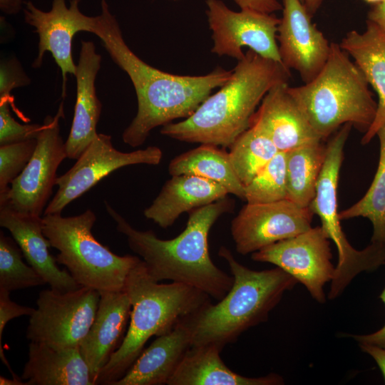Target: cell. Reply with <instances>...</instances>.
I'll return each mask as SVG.
<instances>
[{
    "label": "cell",
    "instance_id": "38",
    "mask_svg": "<svg viewBox=\"0 0 385 385\" xmlns=\"http://www.w3.org/2000/svg\"><path fill=\"white\" fill-rule=\"evenodd\" d=\"M361 351L375 361L385 381V349L369 344H359Z\"/></svg>",
    "mask_w": 385,
    "mask_h": 385
},
{
    "label": "cell",
    "instance_id": "5",
    "mask_svg": "<svg viewBox=\"0 0 385 385\" xmlns=\"http://www.w3.org/2000/svg\"><path fill=\"white\" fill-rule=\"evenodd\" d=\"M131 302L130 321L118 349L98 374L96 384L112 385L122 378L153 337L170 332L183 319L210 302V297L190 285L159 283L148 274L140 260L125 285Z\"/></svg>",
    "mask_w": 385,
    "mask_h": 385
},
{
    "label": "cell",
    "instance_id": "6",
    "mask_svg": "<svg viewBox=\"0 0 385 385\" xmlns=\"http://www.w3.org/2000/svg\"><path fill=\"white\" fill-rule=\"evenodd\" d=\"M288 91L322 141L346 123L365 133L376 114L364 74L337 43H330L328 59L315 78Z\"/></svg>",
    "mask_w": 385,
    "mask_h": 385
},
{
    "label": "cell",
    "instance_id": "9",
    "mask_svg": "<svg viewBox=\"0 0 385 385\" xmlns=\"http://www.w3.org/2000/svg\"><path fill=\"white\" fill-rule=\"evenodd\" d=\"M99 300L100 292L87 287L65 292L41 291L26 338L56 348L79 347L96 317Z\"/></svg>",
    "mask_w": 385,
    "mask_h": 385
},
{
    "label": "cell",
    "instance_id": "19",
    "mask_svg": "<svg viewBox=\"0 0 385 385\" xmlns=\"http://www.w3.org/2000/svg\"><path fill=\"white\" fill-rule=\"evenodd\" d=\"M130 312L131 302L125 289L100 292L96 317L79 346L95 384L98 374L125 338Z\"/></svg>",
    "mask_w": 385,
    "mask_h": 385
},
{
    "label": "cell",
    "instance_id": "36",
    "mask_svg": "<svg viewBox=\"0 0 385 385\" xmlns=\"http://www.w3.org/2000/svg\"><path fill=\"white\" fill-rule=\"evenodd\" d=\"M240 9H252L264 13L274 14L282 10L278 0H233Z\"/></svg>",
    "mask_w": 385,
    "mask_h": 385
},
{
    "label": "cell",
    "instance_id": "27",
    "mask_svg": "<svg viewBox=\"0 0 385 385\" xmlns=\"http://www.w3.org/2000/svg\"><path fill=\"white\" fill-rule=\"evenodd\" d=\"M286 153L287 199L300 207H309L325 160L326 145L319 142Z\"/></svg>",
    "mask_w": 385,
    "mask_h": 385
},
{
    "label": "cell",
    "instance_id": "13",
    "mask_svg": "<svg viewBox=\"0 0 385 385\" xmlns=\"http://www.w3.org/2000/svg\"><path fill=\"white\" fill-rule=\"evenodd\" d=\"M251 258L281 268L302 283L317 302H326L324 287L333 279L335 267L329 239L322 226L265 247L252 253Z\"/></svg>",
    "mask_w": 385,
    "mask_h": 385
},
{
    "label": "cell",
    "instance_id": "28",
    "mask_svg": "<svg viewBox=\"0 0 385 385\" xmlns=\"http://www.w3.org/2000/svg\"><path fill=\"white\" fill-rule=\"evenodd\" d=\"M379 159L377 170L365 195L349 207L339 212L341 220L362 217L373 226L371 242L385 245V123L378 130Z\"/></svg>",
    "mask_w": 385,
    "mask_h": 385
},
{
    "label": "cell",
    "instance_id": "21",
    "mask_svg": "<svg viewBox=\"0 0 385 385\" xmlns=\"http://www.w3.org/2000/svg\"><path fill=\"white\" fill-rule=\"evenodd\" d=\"M192 346L187 317L144 349L125 375L112 385H164Z\"/></svg>",
    "mask_w": 385,
    "mask_h": 385
},
{
    "label": "cell",
    "instance_id": "26",
    "mask_svg": "<svg viewBox=\"0 0 385 385\" xmlns=\"http://www.w3.org/2000/svg\"><path fill=\"white\" fill-rule=\"evenodd\" d=\"M168 173L171 176L192 175L215 181L229 193L245 198V186L234 171L228 153L217 146L201 144L175 157L169 163Z\"/></svg>",
    "mask_w": 385,
    "mask_h": 385
},
{
    "label": "cell",
    "instance_id": "22",
    "mask_svg": "<svg viewBox=\"0 0 385 385\" xmlns=\"http://www.w3.org/2000/svg\"><path fill=\"white\" fill-rule=\"evenodd\" d=\"M222 185L196 175H172L144 215L162 228L170 227L185 212H190L227 197Z\"/></svg>",
    "mask_w": 385,
    "mask_h": 385
},
{
    "label": "cell",
    "instance_id": "40",
    "mask_svg": "<svg viewBox=\"0 0 385 385\" xmlns=\"http://www.w3.org/2000/svg\"><path fill=\"white\" fill-rule=\"evenodd\" d=\"M23 0H0L1 10L9 15L16 14L22 9Z\"/></svg>",
    "mask_w": 385,
    "mask_h": 385
},
{
    "label": "cell",
    "instance_id": "7",
    "mask_svg": "<svg viewBox=\"0 0 385 385\" xmlns=\"http://www.w3.org/2000/svg\"><path fill=\"white\" fill-rule=\"evenodd\" d=\"M96 220L91 209L71 217L43 215V232L58 251L57 262L66 267L79 286L99 292L123 290L130 270L140 259L118 255L99 242L91 232Z\"/></svg>",
    "mask_w": 385,
    "mask_h": 385
},
{
    "label": "cell",
    "instance_id": "35",
    "mask_svg": "<svg viewBox=\"0 0 385 385\" xmlns=\"http://www.w3.org/2000/svg\"><path fill=\"white\" fill-rule=\"evenodd\" d=\"M30 79L16 58L1 60L0 66V98H10L13 88L29 84Z\"/></svg>",
    "mask_w": 385,
    "mask_h": 385
},
{
    "label": "cell",
    "instance_id": "16",
    "mask_svg": "<svg viewBox=\"0 0 385 385\" xmlns=\"http://www.w3.org/2000/svg\"><path fill=\"white\" fill-rule=\"evenodd\" d=\"M282 16L277 27L281 61L297 71L304 83L312 81L324 66L330 43L312 21L300 0H282Z\"/></svg>",
    "mask_w": 385,
    "mask_h": 385
},
{
    "label": "cell",
    "instance_id": "32",
    "mask_svg": "<svg viewBox=\"0 0 385 385\" xmlns=\"http://www.w3.org/2000/svg\"><path fill=\"white\" fill-rule=\"evenodd\" d=\"M36 145V139H31L0 145V196L7 193L9 185L25 169Z\"/></svg>",
    "mask_w": 385,
    "mask_h": 385
},
{
    "label": "cell",
    "instance_id": "2",
    "mask_svg": "<svg viewBox=\"0 0 385 385\" xmlns=\"http://www.w3.org/2000/svg\"><path fill=\"white\" fill-rule=\"evenodd\" d=\"M106 210L123 234L130 249L142 258L148 274L157 282H180L220 300L231 289L233 277L217 267L210 258L208 236L234 202L225 197L190 212L185 230L170 240L158 238L153 231L134 228L105 201Z\"/></svg>",
    "mask_w": 385,
    "mask_h": 385
},
{
    "label": "cell",
    "instance_id": "33",
    "mask_svg": "<svg viewBox=\"0 0 385 385\" xmlns=\"http://www.w3.org/2000/svg\"><path fill=\"white\" fill-rule=\"evenodd\" d=\"M11 101L8 98H0V145L36 139L42 124H21L11 115Z\"/></svg>",
    "mask_w": 385,
    "mask_h": 385
},
{
    "label": "cell",
    "instance_id": "15",
    "mask_svg": "<svg viewBox=\"0 0 385 385\" xmlns=\"http://www.w3.org/2000/svg\"><path fill=\"white\" fill-rule=\"evenodd\" d=\"M80 1L71 0L68 7L65 0H53L48 11L39 9L30 1L24 3L25 22L35 28L39 37L38 53L32 67H41L45 53L49 51L61 70L63 98L66 96L67 75L75 76L76 72L73 38L80 31L91 33L95 18L81 13Z\"/></svg>",
    "mask_w": 385,
    "mask_h": 385
},
{
    "label": "cell",
    "instance_id": "41",
    "mask_svg": "<svg viewBox=\"0 0 385 385\" xmlns=\"http://www.w3.org/2000/svg\"><path fill=\"white\" fill-rule=\"evenodd\" d=\"M323 1L324 0H304V4L309 15L313 17L319 9Z\"/></svg>",
    "mask_w": 385,
    "mask_h": 385
},
{
    "label": "cell",
    "instance_id": "17",
    "mask_svg": "<svg viewBox=\"0 0 385 385\" xmlns=\"http://www.w3.org/2000/svg\"><path fill=\"white\" fill-rule=\"evenodd\" d=\"M288 87L287 82L272 87L250 121V126L270 138L280 152L322 141L289 93Z\"/></svg>",
    "mask_w": 385,
    "mask_h": 385
},
{
    "label": "cell",
    "instance_id": "14",
    "mask_svg": "<svg viewBox=\"0 0 385 385\" xmlns=\"http://www.w3.org/2000/svg\"><path fill=\"white\" fill-rule=\"evenodd\" d=\"M314 213L288 199L267 203H247L231 222L236 251L246 255L312 227Z\"/></svg>",
    "mask_w": 385,
    "mask_h": 385
},
{
    "label": "cell",
    "instance_id": "11",
    "mask_svg": "<svg viewBox=\"0 0 385 385\" xmlns=\"http://www.w3.org/2000/svg\"><path fill=\"white\" fill-rule=\"evenodd\" d=\"M205 5L212 53L239 61L245 56L242 48L247 46L262 57L282 63L276 38L279 18L252 9L235 11L222 0H205Z\"/></svg>",
    "mask_w": 385,
    "mask_h": 385
},
{
    "label": "cell",
    "instance_id": "39",
    "mask_svg": "<svg viewBox=\"0 0 385 385\" xmlns=\"http://www.w3.org/2000/svg\"><path fill=\"white\" fill-rule=\"evenodd\" d=\"M368 19L372 21L385 29V1L373 5V7L368 13Z\"/></svg>",
    "mask_w": 385,
    "mask_h": 385
},
{
    "label": "cell",
    "instance_id": "37",
    "mask_svg": "<svg viewBox=\"0 0 385 385\" xmlns=\"http://www.w3.org/2000/svg\"><path fill=\"white\" fill-rule=\"evenodd\" d=\"M379 298L385 304V287L379 295ZM359 344H369L385 349V324L375 332L364 335H351Z\"/></svg>",
    "mask_w": 385,
    "mask_h": 385
},
{
    "label": "cell",
    "instance_id": "10",
    "mask_svg": "<svg viewBox=\"0 0 385 385\" xmlns=\"http://www.w3.org/2000/svg\"><path fill=\"white\" fill-rule=\"evenodd\" d=\"M63 118L62 101L54 116L44 118L35 151L26 167L12 182L7 193L0 196V200H6L19 212L43 215L56 185L57 169L68 158L60 128V120Z\"/></svg>",
    "mask_w": 385,
    "mask_h": 385
},
{
    "label": "cell",
    "instance_id": "30",
    "mask_svg": "<svg viewBox=\"0 0 385 385\" xmlns=\"http://www.w3.org/2000/svg\"><path fill=\"white\" fill-rule=\"evenodd\" d=\"M14 239L0 232V289L9 292L46 284L42 277L23 261Z\"/></svg>",
    "mask_w": 385,
    "mask_h": 385
},
{
    "label": "cell",
    "instance_id": "12",
    "mask_svg": "<svg viewBox=\"0 0 385 385\" xmlns=\"http://www.w3.org/2000/svg\"><path fill=\"white\" fill-rule=\"evenodd\" d=\"M162 158L163 152L157 146L122 152L115 148L111 135L98 133L73 166L57 177L58 190L43 215L61 213L70 202L122 167L138 164L157 165Z\"/></svg>",
    "mask_w": 385,
    "mask_h": 385
},
{
    "label": "cell",
    "instance_id": "23",
    "mask_svg": "<svg viewBox=\"0 0 385 385\" xmlns=\"http://www.w3.org/2000/svg\"><path fill=\"white\" fill-rule=\"evenodd\" d=\"M366 23L365 31H351L339 43L354 58L379 97L374 120L361 140L363 145L369 143L385 123V29L369 19Z\"/></svg>",
    "mask_w": 385,
    "mask_h": 385
},
{
    "label": "cell",
    "instance_id": "24",
    "mask_svg": "<svg viewBox=\"0 0 385 385\" xmlns=\"http://www.w3.org/2000/svg\"><path fill=\"white\" fill-rule=\"evenodd\" d=\"M21 379L26 385H95L80 347L31 342Z\"/></svg>",
    "mask_w": 385,
    "mask_h": 385
},
{
    "label": "cell",
    "instance_id": "42",
    "mask_svg": "<svg viewBox=\"0 0 385 385\" xmlns=\"http://www.w3.org/2000/svg\"><path fill=\"white\" fill-rule=\"evenodd\" d=\"M21 377H12V379H8L5 376H0V384L1 385H26V381H23Z\"/></svg>",
    "mask_w": 385,
    "mask_h": 385
},
{
    "label": "cell",
    "instance_id": "20",
    "mask_svg": "<svg viewBox=\"0 0 385 385\" xmlns=\"http://www.w3.org/2000/svg\"><path fill=\"white\" fill-rule=\"evenodd\" d=\"M76 65V100L68 137L65 142L67 157L78 159L97 136L96 125L102 105L97 97L95 81L101 68V56L91 41H81Z\"/></svg>",
    "mask_w": 385,
    "mask_h": 385
},
{
    "label": "cell",
    "instance_id": "25",
    "mask_svg": "<svg viewBox=\"0 0 385 385\" xmlns=\"http://www.w3.org/2000/svg\"><path fill=\"white\" fill-rule=\"evenodd\" d=\"M222 349L215 344L192 346L180 362L168 385H281L274 373L247 377L235 373L220 357Z\"/></svg>",
    "mask_w": 385,
    "mask_h": 385
},
{
    "label": "cell",
    "instance_id": "44",
    "mask_svg": "<svg viewBox=\"0 0 385 385\" xmlns=\"http://www.w3.org/2000/svg\"><path fill=\"white\" fill-rule=\"evenodd\" d=\"M300 1H302L303 3L304 2V0H300Z\"/></svg>",
    "mask_w": 385,
    "mask_h": 385
},
{
    "label": "cell",
    "instance_id": "29",
    "mask_svg": "<svg viewBox=\"0 0 385 385\" xmlns=\"http://www.w3.org/2000/svg\"><path fill=\"white\" fill-rule=\"evenodd\" d=\"M279 152L273 142L250 126L230 146V160L235 174L245 186Z\"/></svg>",
    "mask_w": 385,
    "mask_h": 385
},
{
    "label": "cell",
    "instance_id": "18",
    "mask_svg": "<svg viewBox=\"0 0 385 385\" xmlns=\"http://www.w3.org/2000/svg\"><path fill=\"white\" fill-rule=\"evenodd\" d=\"M0 225L7 229L24 258L51 289L65 292L79 288L68 270H61L49 252L51 247L43 232V217L21 213L6 200H0Z\"/></svg>",
    "mask_w": 385,
    "mask_h": 385
},
{
    "label": "cell",
    "instance_id": "4",
    "mask_svg": "<svg viewBox=\"0 0 385 385\" xmlns=\"http://www.w3.org/2000/svg\"><path fill=\"white\" fill-rule=\"evenodd\" d=\"M218 255L228 264L233 284L217 303L208 302L187 317L192 346L222 349L235 342L248 329L267 321L284 294L298 283L278 267L256 271L242 265L226 247H220Z\"/></svg>",
    "mask_w": 385,
    "mask_h": 385
},
{
    "label": "cell",
    "instance_id": "34",
    "mask_svg": "<svg viewBox=\"0 0 385 385\" xmlns=\"http://www.w3.org/2000/svg\"><path fill=\"white\" fill-rule=\"evenodd\" d=\"M10 292L0 289V357L2 362L7 366L13 377L18 376L11 369L8 360L4 356L2 348V336L5 327L11 319L24 316H31L35 309L22 306L13 302L10 298Z\"/></svg>",
    "mask_w": 385,
    "mask_h": 385
},
{
    "label": "cell",
    "instance_id": "8",
    "mask_svg": "<svg viewBox=\"0 0 385 385\" xmlns=\"http://www.w3.org/2000/svg\"><path fill=\"white\" fill-rule=\"evenodd\" d=\"M351 127L350 123L343 125L326 145L325 160L309 206L314 215L320 218L321 226L337 249L338 262L328 293L329 299L339 297L357 274L374 271L385 265V245L371 242L364 249L356 250L349 242L340 224L337 188L344 148Z\"/></svg>",
    "mask_w": 385,
    "mask_h": 385
},
{
    "label": "cell",
    "instance_id": "1",
    "mask_svg": "<svg viewBox=\"0 0 385 385\" xmlns=\"http://www.w3.org/2000/svg\"><path fill=\"white\" fill-rule=\"evenodd\" d=\"M91 33L101 41L112 60L129 76L136 93L138 111L123 133L125 143L143 145L150 131L178 118L190 116L232 74L220 66L202 76H180L160 71L138 58L126 44L107 0H101Z\"/></svg>",
    "mask_w": 385,
    "mask_h": 385
},
{
    "label": "cell",
    "instance_id": "43",
    "mask_svg": "<svg viewBox=\"0 0 385 385\" xmlns=\"http://www.w3.org/2000/svg\"><path fill=\"white\" fill-rule=\"evenodd\" d=\"M364 1L365 2H366V3L371 4L373 5H376V4H380V3L383 2L385 0H364Z\"/></svg>",
    "mask_w": 385,
    "mask_h": 385
},
{
    "label": "cell",
    "instance_id": "3",
    "mask_svg": "<svg viewBox=\"0 0 385 385\" xmlns=\"http://www.w3.org/2000/svg\"><path fill=\"white\" fill-rule=\"evenodd\" d=\"M291 76L282 63L248 49L218 91L188 118L162 126L160 133L180 141L230 148L250 128L268 91L277 83H288Z\"/></svg>",
    "mask_w": 385,
    "mask_h": 385
},
{
    "label": "cell",
    "instance_id": "45",
    "mask_svg": "<svg viewBox=\"0 0 385 385\" xmlns=\"http://www.w3.org/2000/svg\"><path fill=\"white\" fill-rule=\"evenodd\" d=\"M173 1H178V0H173Z\"/></svg>",
    "mask_w": 385,
    "mask_h": 385
},
{
    "label": "cell",
    "instance_id": "31",
    "mask_svg": "<svg viewBox=\"0 0 385 385\" xmlns=\"http://www.w3.org/2000/svg\"><path fill=\"white\" fill-rule=\"evenodd\" d=\"M287 199V153L279 151L245 186L247 203H267Z\"/></svg>",
    "mask_w": 385,
    "mask_h": 385
}]
</instances>
